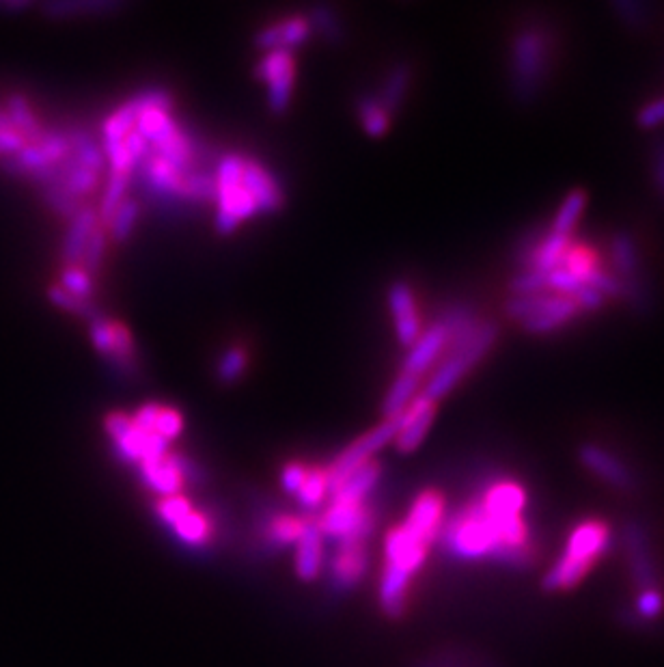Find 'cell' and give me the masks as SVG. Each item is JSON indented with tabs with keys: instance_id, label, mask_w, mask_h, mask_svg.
Returning <instances> with one entry per match:
<instances>
[{
	"instance_id": "db71d44e",
	"label": "cell",
	"mask_w": 664,
	"mask_h": 667,
	"mask_svg": "<svg viewBox=\"0 0 664 667\" xmlns=\"http://www.w3.org/2000/svg\"><path fill=\"white\" fill-rule=\"evenodd\" d=\"M123 145H126L128 154H130V158H132V162H134L136 167L141 165V162H143V160L149 156V152H151L149 145H147V141H145L143 136L138 134L136 130H132V132L126 136V139H123Z\"/></svg>"
},
{
	"instance_id": "7402d4cb",
	"label": "cell",
	"mask_w": 664,
	"mask_h": 667,
	"mask_svg": "<svg viewBox=\"0 0 664 667\" xmlns=\"http://www.w3.org/2000/svg\"><path fill=\"white\" fill-rule=\"evenodd\" d=\"M477 363L473 359H468L464 352H449V355L442 357L436 367L432 370L430 378L421 389V396L438 402L451 393L455 387L460 385V380L473 370Z\"/></svg>"
},
{
	"instance_id": "e575fe53",
	"label": "cell",
	"mask_w": 664,
	"mask_h": 667,
	"mask_svg": "<svg viewBox=\"0 0 664 667\" xmlns=\"http://www.w3.org/2000/svg\"><path fill=\"white\" fill-rule=\"evenodd\" d=\"M585 208H587L585 190H572V193H567L557 210L555 221H552V227H550L552 234L572 238V231L578 225L580 216L585 214Z\"/></svg>"
},
{
	"instance_id": "3957f363",
	"label": "cell",
	"mask_w": 664,
	"mask_h": 667,
	"mask_svg": "<svg viewBox=\"0 0 664 667\" xmlns=\"http://www.w3.org/2000/svg\"><path fill=\"white\" fill-rule=\"evenodd\" d=\"M613 532L602 519H585L572 527L561 555L542 579L546 592H570L583 583L611 549Z\"/></svg>"
},
{
	"instance_id": "e0dca14e",
	"label": "cell",
	"mask_w": 664,
	"mask_h": 667,
	"mask_svg": "<svg viewBox=\"0 0 664 667\" xmlns=\"http://www.w3.org/2000/svg\"><path fill=\"white\" fill-rule=\"evenodd\" d=\"M389 309L395 324V335L401 346H414V342L421 337V318L417 311V301H414V292L406 281H395L389 288Z\"/></svg>"
},
{
	"instance_id": "8fae6325",
	"label": "cell",
	"mask_w": 664,
	"mask_h": 667,
	"mask_svg": "<svg viewBox=\"0 0 664 667\" xmlns=\"http://www.w3.org/2000/svg\"><path fill=\"white\" fill-rule=\"evenodd\" d=\"M257 78L268 85V104L274 115H283L292 104L296 83V61L287 50L266 52L257 63Z\"/></svg>"
},
{
	"instance_id": "816d5d0a",
	"label": "cell",
	"mask_w": 664,
	"mask_h": 667,
	"mask_svg": "<svg viewBox=\"0 0 664 667\" xmlns=\"http://www.w3.org/2000/svg\"><path fill=\"white\" fill-rule=\"evenodd\" d=\"M636 126L641 130H656L664 126V95L652 102H647L639 115H636Z\"/></svg>"
},
{
	"instance_id": "4316f807",
	"label": "cell",
	"mask_w": 664,
	"mask_h": 667,
	"mask_svg": "<svg viewBox=\"0 0 664 667\" xmlns=\"http://www.w3.org/2000/svg\"><path fill=\"white\" fill-rule=\"evenodd\" d=\"M132 421L147 432H154L164 441H175L184 430V417L177 408H169L162 404H145L132 415Z\"/></svg>"
},
{
	"instance_id": "b9f144b4",
	"label": "cell",
	"mask_w": 664,
	"mask_h": 667,
	"mask_svg": "<svg viewBox=\"0 0 664 667\" xmlns=\"http://www.w3.org/2000/svg\"><path fill=\"white\" fill-rule=\"evenodd\" d=\"M48 298L50 301L57 305L59 309L63 311H69V313H74V316H80V318H85V320H93V318H98L102 316L98 305H95L91 298H78L74 294H69L65 292L61 285H52V288H48Z\"/></svg>"
},
{
	"instance_id": "f6af8a7d",
	"label": "cell",
	"mask_w": 664,
	"mask_h": 667,
	"mask_svg": "<svg viewBox=\"0 0 664 667\" xmlns=\"http://www.w3.org/2000/svg\"><path fill=\"white\" fill-rule=\"evenodd\" d=\"M248 365V357L242 348H229L220 355L216 363V378L223 385H233L244 376Z\"/></svg>"
},
{
	"instance_id": "c3c4849f",
	"label": "cell",
	"mask_w": 664,
	"mask_h": 667,
	"mask_svg": "<svg viewBox=\"0 0 664 667\" xmlns=\"http://www.w3.org/2000/svg\"><path fill=\"white\" fill-rule=\"evenodd\" d=\"M636 616L643 622H654L664 614V592L660 588L641 590L634 601Z\"/></svg>"
},
{
	"instance_id": "9c48e42d",
	"label": "cell",
	"mask_w": 664,
	"mask_h": 667,
	"mask_svg": "<svg viewBox=\"0 0 664 667\" xmlns=\"http://www.w3.org/2000/svg\"><path fill=\"white\" fill-rule=\"evenodd\" d=\"M324 540L343 542H365L376 529V514L367 503H345L328 501L320 519H315Z\"/></svg>"
},
{
	"instance_id": "44dd1931",
	"label": "cell",
	"mask_w": 664,
	"mask_h": 667,
	"mask_svg": "<svg viewBox=\"0 0 664 667\" xmlns=\"http://www.w3.org/2000/svg\"><path fill=\"white\" fill-rule=\"evenodd\" d=\"M580 462H583V467L596 475L598 480L606 482L608 486L619 488V490H628L634 484V478L630 469L621 462L615 454L608 452L602 445L596 443H585L580 447L578 452Z\"/></svg>"
},
{
	"instance_id": "d6986e66",
	"label": "cell",
	"mask_w": 664,
	"mask_h": 667,
	"mask_svg": "<svg viewBox=\"0 0 664 667\" xmlns=\"http://www.w3.org/2000/svg\"><path fill=\"white\" fill-rule=\"evenodd\" d=\"M611 264L615 268V277L624 285V296L632 298V301L641 303V296L645 294L641 288V257H639V247L636 242L624 234H615L611 238Z\"/></svg>"
},
{
	"instance_id": "bcb514c9",
	"label": "cell",
	"mask_w": 664,
	"mask_h": 667,
	"mask_svg": "<svg viewBox=\"0 0 664 667\" xmlns=\"http://www.w3.org/2000/svg\"><path fill=\"white\" fill-rule=\"evenodd\" d=\"M108 240L110 238H108L106 227L98 225V227H95L91 231L89 242H87V247H85V253H82V260H80V268L87 270L91 277L102 268L104 255H106V249H108Z\"/></svg>"
},
{
	"instance_id": "cb8c5ba5",
	"label": "cell",
	"mask_w": 664,
	"mask_h": 667,
	"mask_svg": "<svg viewBox=\"0 0 664 667\" xmlns=\"http://www.w3.org/2000/svg\"><path fill=\"white\" fill-rule=\"evenodd\" d=\"M626 551H628L630 575L636 583V590L641 592V590L660 588V585L656 583V566H654L652 549H649V542H647L643 527L634 525V523L626 527Z\"/></svg>"
},
{
	"instance_id": "7a4b0ae2",
	"label": "cell",
	"mask_w": 664,
	"mask_h": 667,
	"mask_svg": "<svg viewBox=\"0 0 664 667\" xmlns=\"http://www.w3.org/2000/svg\"><path fill=\"white\" fill-rule=\"evenodd\" d=\"M432 547V542L414 536L404 525L389 529V534L384 536V564L378 581V601L389 618L404 616L412 579L425 566Z\"/></svg>"
},
{
	"instance_id": "f907efd6",
	"label": "cell",
	"mask_w": 664,
	"mask_h": 667,
	"mask_svg": "<svg viewBox=\"0 0 664 667\" xmlns=\"http://www.w3.org/2000/svg\"><path fill=\"white\" fill-rule=\"evenodd\" d=\"M44 201L48 203V208H52L63 219H72V216L82 208L80 199L72 197L63 188H44Z\"/></svg>"
},
{
	"instance_id": "277c9868",
	"label": "cell",
	"mask_w": 664,
	"mask_h": 667,
	"mask_svg": "<svg viewBox=\"0 0 664 667\" xmlns=\"http://www.w3.org/2000/svg\"><path fill=\"white\" fill-rule=\"evenodd\" d=\"M244 156L225 154L216 167V219L214 227L220 236H229L240 227L242 221L251 219L257 212L255 201L246 193L242 184Z\"/></svg>"
},
{
	"instance_id": "681fc988",
	"label": "cell",
	"mask_w": 664,
	"mask_h": 667,
	"mask_svg": "<svg viewBox=\"0 0 664 667\" xmlns=\"http://www.w3.org/2000/svg\"><path fill=\"white\" fill-rule=\"evenodd\" d=\"M89 335L93 348L98 350L102 357L108 359L113 355V320H108L104 316L93 318L89 322Z\"/></svg>"
},
{
	"instance_id": "9a60e30c",
	"label": "cell",
	"mask_w": 664,
	"mask_h": 667,
	"mask_svg": "<svg viewBox=\"0 0 664 667\" xmlns=\"http://www.w3.org/2000/svg\"><path fill=\"white\" fill-rule=\"evenodd\" d=\"M449 348V331L440 320H436L430 329H425L421 337L408 348V355L401 365V372L423 378V374L432 372L436 363L445 357Z\"/></svg>"
},
{
	"instance_id": "8d00e7d4",
	"label": "cell",
	"mask_w": 664,
	"mask_h": 667,
	"mask_svg": "<svg viewBox=\"0 0 664 667\" xmlns=\"http://www.w3.org/2000/svg\"><path fill=\"white\" fill-rule=\"evenodd\" d=\"M5 113L11 119V124L24 136L26 143L37 141L39 136L44 134V128L39 126L29 100L22 98V95H11L5 104Z\"/></svg>"
},
{
	"instance_id": "d6a6232c",
	"label": "cell",
	"mask_w": 664,
	"mask_h": 667,
	"mask_svg": "<svg viewBox=\"0 0 664 667\" xmlns=\"http://www.w3.org/2000/svg\"><path fill=\"white\" fill-rule=\"evenodd\" d=\"M67 134H69V143H72V154L78 160V165L93 171L95 175H102L106 171L108 162L104 156V149L95 143L93 136L82 128H74Z\"/></svg>"
},
{
	"instance_id": "836d02e7",
	"label": "cell",
	"mask_w": 664,
	"mask_h": 667,
	"mask_svg": "<svg viewBox=\"0 0 664 667\" xmlns=\"http://www.w3.org/2000/svg\"><path fill=\"white\" fill-rule=\"evenodd\" d=\"M123 5L117 0H89V3H50L44 7V13L48 18L54 20H69V18H80V16H102V13H113L121 11Z\"/></svg>"
},
{
	"instance_id": "11a10c76",
	"label": "cell",
	"mask_w": 664,
	"mask_h": 667,
	"mask_svg": "<svg viewBox=\"0 0 664 667\" xmlns=\"http://www.w3.org/2000/svg\"><path fill=\"white\" fill-rule=\"evenodd\" d=\"M574 303L578 305V309H583V311H598L606 303V296L600 294L598 290L589 288V285H585V288L574 296Z\"/></svg>"
},
{
	"instance_id": "7bdbcfd3",
	"label": "cell",
	"mask_w": 664,
	"mask_h": 667,
	"mask_svg": "<svg viewBox=\"0 0 664 667\" xmlns=\"http://www.w3.org/2000/svg\"><path fill=\"white\" fill-rule=\"evenodd\" d=\"M309 24H311V31H315L320 37H324L326 42L335 44L341 42L343 37V26L341 20L335 13V9H330L326 5H317L309 11Z\"/></svg>"
},
{
	"instance_id": "83f0119b",
	"label": "cell",
	"mask_w": 664,
	"mask_h": 667,
	"mask_svg": "<svg viewBox=\"0 0 664 667\" xmlns=\"http://www.w3.org/2000/svg\"><path fill=\"white\" fill-rule=\"evenodd\" d=\"M138 475H141V482L149 490H154L156 495H160V499L179 495V490L184 486L182 473L175 467L171 454H166L164 458L141 462V465H138Z\"/></svg>"
},
{
	"instance_id": "30bf717a",
	"label": "cell",
	"mask_w": 664,
	"mask_h": 667,
	"mask_svg": "<svg viewBox=\"0 0 664 667\" xmlns=\"http://www.w3.org/2000/svg\"><path fill=\"white\" fill-rule=\"evenodd\" d=\"M397 430H399V417L382 419V424L371 428L369 432L363 434V437H358L356 441H352L348 447H345L343 452L324 469L326 480H328V490L335 488L345 478V475L352 473L354 469L371 462L373 456H376L382 447L393 443L397 437Z\"/></svg>"
},
{
	"instance_id": "ac0fdd59",
	"label": "cell",
	"mask_w": 664,
	"mask_h": 667,
	"mask_svg": "<svg viewBox=\"0 0 664 667\" xmlns=\"http://www.w3.org/2000/svg\"><path fill=\"white\" fill-rule=\"evenodd\" d=\"M326 566V540L315 519H307L298 542L294 544V570L302 583L320 579Z\"/></svg>"
},
{
	"instance_id": "4dcf8cb0",
	"label": "cell",
	"mask_w": 664,
	"mask_h": 667,
	"mask_svg": "<svg viewBox=\"0 0 664 667\" xmlns=\"http://www.w3.org/2000/svg\"><path fill=\"white\" fill-rule=\"evenodd\" d=\"M410 80H412V70H410V65H406V63L395 65L393 70L389 72V76L384 78L382 89L376 95V100L380 102V106L389 115L397 113L401 104H404V98H406V93L410 89Z\"/></svg>"
},
{
	"instance_id": "7c38bea8",
	"label": "cell",
	"mask_w": 664,
	"mask_h": 667,
	"mask_svg": "<svg viewBox=\"0 0 664 667\" xmlns=\"http://www.w3.org/2000/svg\"><path fill=\"white\" fill-rule=\"evenodd\" d=\"M151 108H158V111H173V98L166 89H149L143 93H136L134 98L128 102H123L115 113H110L102 126L104 134V143H119L126 139V136L134 130L136 119L141 117V113L151 111Z\"/></svg>"
},
{
	"instance_id": "5bb4252c",
	"label": "cell",
	"mask_w": 664,
	"mask_h": 667,
	"mask_svg": "<svg viewBox=\"0 0 664 667\" xmlns=\"http://www.w3.org/2000/svg\"><path fill=\"white\" fill-rule=\"evenodd\" d=\"M434 415H436V402L423 398L419 393V396L412 400V404L399 417V430L393 441L397 452L401 454L417 452L427 434H430V428L434 424Z\"/></svg>"
},
{
	"instance_id": "52a82bcc",
	"label": "cell",
	"mask_w": 664,
	"mask_h": 667,
	"mask_svg": "<svg viewBox=\"0 0 664 667\" xmlns=\"http://www.w3.org/2000/svg\"><path fill=\"white\" fill-rule=\"evenodd\" d=\"M548 61V35L537 26L522 29L514 39V46H511V83H514L520 100L527 102L535 98L548 72Z\"/></svg>"
},
{
	"instance_id": "f35d334b",
	"label": "cell",
	"mask_w": 664,
	"mask_h": 667,
	"mask_svg": "<svg viewBox=\"0 0 664 667\" xmlns=\"http://www.w3.org/2000/svg\"><path fill=\"white\" fill-rule=\"evenodd\" d=\"M138 216H141V206H138V201L136 199H126L121 203V206L115 210V214L110 216V221L106 225V231H108V238L117 242V244H123L126 242L130 236H132V231L136 229V223H138Z\"/></svg>"
},
{
	"instance_id": "4fadbf2b",
	"label": "cell",
	"mask_w": 664,
	"mask_h": 667,
	"mask_svg": "<svg viewBox=\"0 0 664 667\" xmlns=\"http://www.w3.org/2000/svg\"><path fill=\"white\" fill-rule=\"evenodd\" d=\"M445 519H447L445 495H442L440 490L427 488L412 501V506L401 525H404L414 536H419L434 544L442 532Z\"/></svg>"
},
{
	"instance_id": "5b68a950",
	"label": "cell",
	"mask_w": 664,
	"mask_h": 667,
	"mask_svg": "<svg viewBox=\"0 0 664 667\" xmlns=\"http://www.w3.org/2000/svg\"><path fill=\"white\" fill-rule=\"evenodd\" d=\"M574 298L555 292H539L524 296H509L505 313L509 320L518 322L531 335H548L559 331L561 326L572 322L578 313Z\"/></svg>"
},
{
	"instance_id": "ffe728a7",
	"label": "cell",
	"mask_w": 664,
	"mask_h": 667,
	"mask_svg": "<svg viewBox=\"0 0 664 667\" xmlns=\"http://www.w3.org/2000/svg\"><path fill=\"white\" fill-rule=\"evenodd\" d=\"M242 184L246 193L251 195L255 201L257 212L274 214L283 208L285 197L279 182L274 180V175L261 165V162L253 158H244V173H242Z\"/></svg>"
},
{
	"instance_id": "6da1fadb",
	"label": "cell",
	"mask_w": 664,
	"mask_h": 667,
	"mask_svg": "<svg viewBox=\"0 0 664 667\" xmlns=\"http://www.w3.org/2000/svg\"><path fill=\"white\" fill-rule=\"evenodd\" d=\"M529 495L511 478H498L445 519L438 540L460 562H494L527 568L535 560V542L527 523Z\"/></svg>"
},
{
	"instance_id": "8992f818",
	"label": "cell",
	"mask_w": 664,
	"mask_h": 667,
	"mask_svg": "<svg viewBox=\"0 0 664 667\" xmlns=\"http://www.w3.org/2000/svg\"><path fill=\"white\" fill-rule=\"evenodd\" d=\"M134 130L147 141L151 152L164 162H169L173 169L179 173L192 171L190 167L192 160H195V143L175 124L171 113L151 108V111L141 113V117L136 119Z\"/></svg>"
},
{
	"instance_id": "74e56055",
	"label": "cell",
	"mask_w": 664,
	"mask_h": 667,
	"mask_svg": "<svg viewBox=\"0 0 664 667\" xmlns=\"http://www.w3.org/2000/svg\"><path fill=\"white\" fill-rule=\"evenodd\" d=\"M128 186H130V173H119V171H110L108 180H106V188H104V195H102V206L98 212V221L102 227L108 225L110 216L115 214V210L121 206L123 201L128 197Z\"/></svg>"
},
{
	"instance_id": "484cf974",
	"label": "cell",
	"mask_w": 664,
	"mask_h": 667,
	"mask_svg": "<svg viewBox=\"0 0 664 667\" xmlns=\"http://www.w3.org/2000/svg\"><path fill=\"white\" fill-rule=\"evenodd\" d=\"M382 478V465L378 460H371L367 465L354 469L352 473L330 490L328 501H345V503H365L369 493Z\"/></svg>"
},
{
	"instance_id": "ba28073f",
	"label": "cell",
	"mask_w": 664,
	"mask_h": 667,
	"mask_svg": "<svg viewBox=\"0 0 664 667\" xmlns=\"http://www.w3.org/2000/svg\"><path fill=\"white\" fill-rule=\"evenodd\" d=\"M104 428L108 432V437L113 439L117 456L121 460L132 462L136 467L141 465V462L164 458L169 454V441H164L154 432L138 428L128 415L123 413L106 415Z\"/></svg>"
},
{
	"instance_id": "60d3db41",
	"label": "cell",
	"mask_w": 664,
	"mask_h": 667,
	"mask_svg": "<svg viewBox=\"0 0 664 667\" xmlns=\"http://www.w3.org/2000/svg\"><path fill=\"white\" fill-rule=\"evenodd\" d=\"M356 111H358V119H361V124L369 136H376L378 139V136H384L386 130H389L391 115L384 111L380 102L373 98V95H367V98L358 100Z\"/></svg>"
},
{
	"instance_id": "f546056e",
	"label": "cell",
	"mask_w": 664,
	"mask_h": 667,
	"mask_svg": "<svg viewBox=\"0 0 664 667\" xmlns=\"http://www.w3.org/2000/svg\"><path fill=\"white\" fill-rule=\"evenodd\" d=\"M421 389H423V385H421V378L419 376L401 372L393 380V385L389 387V391H386V396L382 400L380 411H382L384 419H397V417H401V413H404L406 408L412 404V400L419 396Z\"/></svg>"
},
{
	"instance_id": "1f68e13d",
	"label": "cell",
	"mask_w": 664,
	"mask_h": 667,
	"mask_svg": "<svg viewBox=\"0 0 664 667\" xmlns=\"http://www.w3.org/2000/svg\"><path fill=\"white\" fill-rule=\"evenodd\" d=\"M171 532L177 536L179 542L188 544L192 549H201L212 538V523L205 514L190 508L182 519L171 525Z\"/></svg>"
},
{
	"instance_id": "603a6c76",
	"label": "cell",
	"mask_w": 664,
	"mask_h": 667,
	"mask_svg": "<svg viewBox=\"0 0 664 667\" xmlns=\"http://www.w3.org/2000/svg\"><path fill=\"white\" fill-rule=\"evenodd\" d=\"M311 24L307 16H292L281 22H274L255 35V46L264 52L287 50L302 46L311 37Z\"/></svg>"
},
{
	"instance_id": "d590c367",
	"label": "cell",
	"mask_w": 664,
	"mask_h": 667,
	"mask_svg": "<svg viewBox=\"0 0 664 667\" xmlns=\"http://www.w3.org/2000/svg\"><path fill=\"white\" fill-rule=\"evenodd\" d=\"M307 519L294 514H276L268 521L264 529V538L272 544V547H292L298 542Z\"/></svg>"
},
{
	"instance_id": "2e32d148",
	"label": "cell",
	"mask_w": 664,
	"mask_h": 667,
	"mask_svg": "<svg viewBox=\"0 0 664 667\" xmlns=\"http://www.w3.org/2000/svg\"><path fill=\"white\" fill-rule=\"evenodd\" d=\"M369 553L365 542H343L330 557V583L337 590H354L367 575Z\"/></svg>"
},
{
	"instance_id": "ee69618b",
	"label": "cell",
	"mask_w": 664,
	"mask_h": 667,
	"mask_svg": "<svg viewBox=\"0 0 664 667\" xmlns=\"http://www.w3.org/2000/svg\"><path fill=\"white\" fill-rule=\"evenodd\" d=\"M182 190L186 201H216V178L207 171H188L184 173Z\"/></svg>"
},
{
	"instance_id": "ab89813d",
	"label": "cell",
	"mask_w": 664,
	"mask_h": 667,
	"mask_svg": "<svg viewBox=\"0 0 664 667\" xmlns=\"http://www.w3.org/2000/svg\"><path fill=\"white\" fill-rule=\"evenodd\" d=\"M328 495H330V490H328L326 471L309 469L307 478H304L302 486L298 488V493L294 497L300 503V508L315 510V508H320L324 501H328Z\"/></svg>"
},
{
	"instance_id": "f5cc1de1",
	"label": "cell",
	"mask_w": 664,
	"mask_h": 667,
	"mask_svg": "<svg viewBox=\"0 0 664 667\" xmlns=\"http://www.w3.org/2000/svg\"><path fill=\"white\" fill-rule=\"evenodd\" d=\"M309 469L302 465V462H289V465L283 467L281 471V486L287 495H296L298 488L302 486L304 478H307Z\"/></svg>"
},
{
	"instance_id": "9f6ffc18",
	"label": "cell",
	"mask_w": 664,
	"mask_h": 667,
	"mask_svg": "<svg viewBox=\"0 0 664 667\" xmlns=\"http://www.w3.org/2000/svg\"><path fill=\"white\" fill-rule=\"evenodd\" d=\"M654 182L658 186L660 193H664V143H660L656 147V154H654Z\"/></svg>"
},
{
	"instance_id": "7dc6e473",
	"label": "cell",
	"mask_w": 664,
	"mask_h": 667,
	"mask_svg": "<svg viewBox=\"0 0 664 667\" xmlns=\"http://www.w3.org/2000/svg\"><path fill=\"white\" fill-rule=\"evenodd\" d=\"M61 288L78 298H91L93 294V277L80 266H65L61 272Z\"/></svg>"
},
{
	"instance_id": "f1b7e54d",
	"label": "cell",
	"mask_w": 664,
	"mask_h": 667,
	"mask_svg": "<svg viewBox=\"0 0 664 667\" xmlns=\"http://www.w3.org/2000/svg\"><path fill=\"white\" fill-rule=\"evenodd\" d=\"M141 165H143L145 180L156 195H160L162 199H169V201L184 199V190H182L184 173H179L177 169H173L169 165V162H164L162 158H158L156 154H151V152L141 162Z\"/></svg>"
},
{
	"instance_id": "d4e9b609",
	"label": "cell",
	"mask_w": 664,
	"mask_h": 667,
	"mask_svg": "<svg viewBox=\"0 0 664 667\" xmlns=\"http://www.w3.org/2000/svg\"><path fill=\"white\" fill-rule=\"evenodd\" d=\"M98 225H100L98 212L89 206H82L72 219H69L61 247V260L65 266H80L82 253H85L91 231Z\"/></svg>"
}]
</instances>
